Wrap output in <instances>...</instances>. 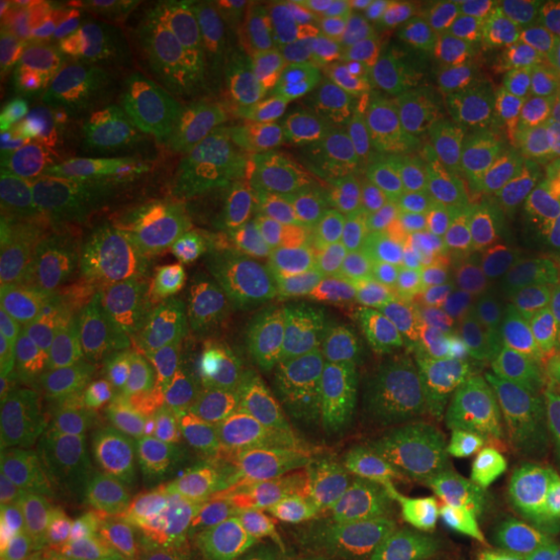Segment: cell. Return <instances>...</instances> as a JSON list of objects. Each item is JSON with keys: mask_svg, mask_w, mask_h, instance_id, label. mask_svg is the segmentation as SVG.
I'll return each mask as SVG.
<instances>
[{"mask_svg": "<svg viewBox=\"0 0 560 560\" xmlns=\"http://www.w3.org/2000/svg\"><path fill=\"white\" fill-rule=\"evenodd\" d=\"M537 16H540L545 32L550 34L552 45L558 47L560 52V0H545V3H532Z\"/></svg>", "mask_w": 560, "mask_h": 560, "instance_id": "28", "label": "cell"}, {"mask_svg": "<svg viewBox=\"0 0 560 560\" xmlns=\"http://www.w3.org/2000/svg\"><path fill=\"white\" fill-rule=\"evenodd\" d=\"M79 459L89 509L112 548L130 560H170L210 556L260 520L304 454L104 439Z\"/></svg>", "mask_w": 560, "mask_h": 560, "instance_id": "2", "label": "cell"}, {"mask_svg": "<svg viewBox=\"0 0 560 560\" xmlns=\"http://www.w3.org/2000/svg\"><path fill=\"white\" fill-rule=\"evenodd\" d=\"M177 30L170 39L161 45V50L149 60V66L143 68V73L138 75L136 86H132L128 100L140 102L143 107H149L151 102H156L159 96L170 94L185 81H190L195 70L202 66V60L208 58L206 47H202V26L195 21L177 19Z\"/></svg>", "mask_w": 560, "mask_h": 560, "instance_id": "23", "label": "cell"}, {"mask_svg": "<svg viewBox=\"0 0 560 560\" xmlns=\"http://www.w3.org/2000/svg\"><path fill=\"white\" fill-rule=\"evenodd\" d=\"M499 62L516 187L560 179V52L529 3H478Z\"/></svg>", "mask_w": 560, "mask_h": 560, "instance_id": "11", "label": "cell"}, {"mask_svg": "<svg viewBox=\"0 0 560 560\" xmlns=\"http://www.w3.org/2000/svg\"><path fill=\"white\" fill-rule=\"evenodd\" d=\"M210 369L234 380H293L338 366L355 338L304 268L270 262L223 289L206 319Z\"/></svg>", "mask_w": 560, "mask_h": 560, "instance_id": "7", "label": "cell"}, {"mask_svg": "<svg viewBox=\"0 0 560 560\" xmlns=\"http://www.w3.org/2000/svg\"><path fill=\"white\" fill-rule=\"evenodd\" d=\"M374 423V410L342 392L182 395L128 416L107 439L177 446H276L310 457Z\"/></svg>", "mask_w": 560, "mask_h": 560, "instance_id": "9", "label": "cell"}, {"mask_svg": "<svg viewBox=\"0 0 560 560\" xmlns=\"http://www.w3.org/2000/svg\"><path fill=\"white\" fill-rule=\"evenodd\" d=\"M550 560H560V511H558V524H556V535H552L550 550H548Z\"/></svg>", "mask_w": 560, "mask_h": 560, "instance_id": "29", "label": "cell"}, {"mask_svg": "<svg viewBox=\"0 0 560 560\" xmlns=\"http://www.w3.org/2000/svg\"><path fill=\"white\" fill-rule=\"evenodd\" d=\"M164 138L145 117L115 104H75L66 112L42 164L73 172L107 187L125 208L164 161Z\"/></svg>", "mask_w": 560, "mask_h": 560, "instance_id": "16", "label": "cell"}, {"mask_svg": "<svg viewBox=\"0 0 560 560\" xmlns=\"http://www.w3.org/2000/svg\"><path fill=\"white\" fill-rule=\"evenodd\" d=\"M159 138L242 164H304L327 149L322 109L301 70L270 55L215 50L190 81L145 107Z\"/></svg>", "mask_w": 560, "mask_h": 560, "instance_id": "6", "label": "cell"}, {"mask_svg": "<svg viewBox=\"0 0 560 560\" xmlns=\"http://www.w3.org/2000/svg\"><path fill=\"white\" fill-rule=\"evenodd\" d=\"M0 503L5 550H115L89 509L79 454L11 425L0 441Z\"/></svg>", "mask_w": 560, "mask_h": 560, "instance_id": "12", "label": "cell"}, {"mask_svg": "<svg viewBox=\"0 0 560 560\" xmlns=\"http://www.w3.org/2000/svg\"><path fill=\"white\" fill-rule=\"evenodd\" d=\"M3 70L30 81L60 107L73 109L79 102L73 16H50L30 3V16L3 45Z\"/></svg>", "mask_w": 560, "mask_h": 560, "instance_id": "18", "label": "cell"}, {"mask_svg": "<svg viewBox=\"0 0 560 560\" xmlns=\"http://www.w3.org/2000/svg\"><path fill=\"white\" fill-rule=\"evenodd\" d=\"M66 107L47 100L21 75L3 70L0 86V170L3 192L16 190L34 166L45 161L58 132Z\"/></svg>", "mask_w": 560, "mask_h": 560, "instance_id": "19", "label": "cell"}, {"mask_svg": "<svg viewBox=\"0 0 560 560\" xmlns=\"http://www.w3.org/2000/svg\"><path fill=\"white\" fill-rule=\"evenodd\" d=\"M34 319L55 346L100 355L128 371L140 366L149 348L136 272L122 265L81 270L68 291Z\"/></svg>", "mask_w": 560, "mask_h": 560, "instance_id": "15", "label": "cell"}, {"mask_svg": "<svg viewBox=\"0 0 560 560\" xmlns=\"http://www.w3.org/2000/svg\"><path fill=\"white\" fill-rule=\"evenodd\" d=\"M558 306L556 265L522 252H493L459 268L416 363L431 380L467 387Z\"/></svg>", "mask_w": 560, "mask_h": 560, "instance_id": "8", "label": "cell"}, {"mask_svg": "<svg viewBox=\"0 0 560 560\" xmlns=\"http://www.w3.org/2000/svg\"><path fill=\"white\" fill-rule=\"evenodd\" d=\"M73 350H66L47 338L37 325V319L24 322V325L3 330V346H0V359H3V392L19 389L24 384L39 380L42 374L52 371L60 363L73 359Z\"/></svg>", "mask_w": 560, "mask_h": 560, "instance_id": "25", "label": "cell"}, {"mask_svg": "<svg viewBox=\"0 0 560 560\" xmlns=\"http://www.w3.org/2000/svg\"><path fill=\"white\" fill-rule=\"evenodd\" d=\"M177 24L179 21H164L161 13H145L136 30L100 66L81 75L75 104H115L130 96L138 75L161 50V45L172 37Z\"/></svg>", "mask_w": 560, "mask_h": 560, "instance_id": "22", "label": "cell"}, {"mask_svg": "<svg viewBox=\"0 0 560 560\" xmlns=\"http://www.w3.org/2000/svg\"><path fill=\"white\" fill-rule=\"evenodd\" d=\"M125 558L117 550H89V552H16L3 548V560H117Z\"/></svg>", "mask_w": 560, "mask_h": 560, "instance_id": "26", "label": "cell"}, {"mask_svg": "<svg viewBox=\"0 0 560 560\" xmlns=\"http://www.w3.org/2000/svg\"><path fill=\"white\" fill-rule=\"evenodd\" d=\"M369 34L400 52L462 120L509 130L499 62L478 3H397Z\"/></svg>", "mask_w": 560, "mask_h": 560, "instance_id": "10", "label": "cell"}, {"mask_svg": "<svg viewBox=\"0 0 560 560\" xmlns=\"http://www.w3.org/2000/svg\"><path fill=\"white\" fill-rule=\"evenodd\" d=\"M348 9L332 0H210L170 5L166 13L221 26L278 55H304Z\"/></svg>", "mask_w": 560, "mask_h": 560, "instance_id": "17", "label": "cell"}, {"mask_svg": "<svg viewBox=\"0 0 560 560\" xmlns=\"http://www.w3.org/2000/svg\"><path fill=\"white\" fill-rule=\"evenodd\" d=\"M558 182H560V179H558Z\"/></svg>", "mask_w": 560, "mask_h": 560, "instance_id": "30", "label": "cell"}, {"mask_svg": "<svg viewBox=\"0 0 560 560\" xmlns=\"http://www.w3.org/2000/svg\"><path fill=\"white\" fill-rule=\"evenodd\" d=\"M149 402L151 392L136 371L75 353L39 380L3 392V425L79 454L107 439L120 420L151 408Z\"/></svg>", "mask_w": 560, "mask_h": 560, "instance_id": "13", "label": "cell"}, {"mask_svg": "<svg viewBox=\"0 0 560 560\" xmlns=\"http://www.w3.org/2000/svg\"><path fill=\"white\" fill-rule=\"evenodd\" d=\"M70 278V257L55 244H39L19 257L5 272L3 285H0V322L3 330L30 322L37 310L45 312L55 304L68 285Z\"/></svg>", "mask_w": 560, "mask_h": 560, "instance_id": "21", "label": "cell"}, {"mask_svg": "<svg viewBox=\"0 0 560 560\" xmlns=\"http://www.w3.org/2000/svg\"><path fill=\"white\" fill-rule=\"evenodd\" d=\"M145 11L122 3H86L73 16L75 30V66L79 79L94 70L115 50L128 34L136 30Z\"/></svg>", "mask_w": 560, "mask_h": 560, "instance_id": "24", "label": "cell"}, {"mask_svg": "<svg viewBox=\"0 0 560 560\" xmlns=\"http://www.w3.org/2000/svg\"><path fill=\"white\" fill-rule=\"evenodd\" d=\"M301 262L350 330L410 359L459 272L423 229L350 179L312 200Z\"/></svg>", "mask_w": 560, "mask_h": 560, "instance_id": "3", "label": "cell"}, {"mask_svg": "<svg viewBox=\"0 0 560 560\" xmlns=\"http://www.w3.org/2000/svg\"><path fill=\"white\" fill-rule=\"evenodd\" d=\"M335 100L371 177L431 240H470L514 206L509 130L462 120L374 34H363L335 73Z\"/></svg>", "mask_w": 560, "mask_h": 560, "instance_id": "1", "label": "cell"}, {"mask_svg": "<svg viewBox=\"0 0 560 560\" xmlns=\"http://www.w3.org/2000/svg\"><path fill=\"white\" fill-rule=\"evenodd\" d=\"M280 560H480L452 506L376 501L296 537Z\"/></svg>", "mask_w": 560, "mask_h": 560, "instance_id": "14", "label": "cell"}, {"mask_svg": "<svg viewBox=\"0 0 560 560\" xmlns=\"http://www.w3.org/2000/svg\"><path fill=\"white\" fill-rule=\"evenodd\" d=\"M560 470V317L542 319L454 397L431 488L475 499Z\"/></svg>", "mask_w": 560, "mask_h": 560, "instance_id": "5", "label": "cell"}, {"mask_svg": "<svg viewBox=\"0 0 560 560\" xmlns=\"http://www.w3.org/2000/svg\"><path fill=\"white\" fill-rule=\"evenodd\" d=\"M34 208L42 226L55 234H91L120 221L125 213V206L107 187L50 164H39L34 177Z\"/></svg>", "mask_w": 560, "mask_h": 560, "instance_id": "20", "label": "cell"}, {"mask_svg": "<svg viewBox=\"0 0 560 560\" xmlns=\"http://www.w3.org/2000/svg\"><path fill=\"white\" fill-rule=\"evenodd\" d=\"M0 16H3V26H0V39L11 42L13 34L21 30V24H24L26 16H30V3H16V0H3V5H0Z\"/></svg>", "mask_w": 560, "mask_h": 560, "instance_id": "27", "label": "cell"}, {"mask_svg": "<svg viewBox=\"0 0 560 560\" xmlns=\"http://www.w3.org/2000/svg\"><path fill=\"white\" fill-rule=\"evenodd\" d=\"M280 190L257 166L198 151L166 156L112 229L107 255L172 289L240 270L270 240Z\"/></svg>", "mask_w": 560, "mask_h": 560, "instance_id": "4", "label": "cell"}]
</instances>
